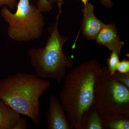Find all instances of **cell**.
<instances>
[{
    "label": "cell",
    "instance_id": "obj_1",
    "mask_svg": "<svg viewBox=\"0 0 129 129\" xmlns=\"http://www.w3.org/2000/svg\"><path fill=\"white\" fill-rule=\"evenodd\" d=\"M101 64L91 60L79 64L67 74L60 99L71 129H83L94 105L95 83Z\"/></svg>",
    "mask_w": 129,
    "mask_h": 129
},
{
    "label": "cell",
    "instance_id": "obj_2",
    "mask_svg": "<svg viewBox=\"0 0 129 129\" xmlns=\"http://www.w3.org/2000/svg\"><path fill=\"white\" fill-rule=\"evenodd\" d=\"M50 81L31 74L16 73L0 80V100L41 126L40 98Z\"/></svg>",
    "mask_w": 129,
    "mask_h": 129
},
{
    "label": "cell",
    "instance_id": "obj_3",
    "mask_svg": "<svg viewBox=\"0 0 129 129\" xmlns=\"http://www.w3.org/2000/svg\"><path fill=\"white\" fill-rule=\"evenodd\" d=\"M63 4H57L59 12L55 23L47 28L50 36L47 38L45 46L43 48H30L28 53L30 64L37 77L44 79H53L58 83L66 76L67 69L71 68L74 65L72 58L63 51V45L68 41V39L60 34L58 29V20Z\"/></svg>",
    "mask_w": 129,
    "mask_h": 129
},
{
    "label": "cell",
    "instance_id": "obj_4",
    "mask_svg": "<svg viewBox=\"0 0 129 129\" xmlns=\"http://www.w3.org/2000/svg\"><path fill=\"white\" fill-rule=\"evenodd\" d=\"M94 104L104 121L129 117V88L101 68L94 87Z\"/></svg>",
    "mask_w": 129,
    "mask_h": 129
},
{
    "label": "cell",
    "instance_id": "obj_5",
    "mask_svg": "<svg viewBox=\"0 0 129 129\" xmlns=\"http://www.w3.org/2000/svg\"><path fill=\"white\" fill-rule=\"evenodd\" d=\"M15 13L4 6L0 14L9 26L8 34L17 41H29L39 39L45 25L44 16L29 0H19Z\"/></svg>",
    "mask_w": 129,
    "mask_h": 129
},
{
    "label": "cell",
    "instance_id": "obj_6",
    "mask_svg": "<svg viewBox=\"0 0 129 129\" xmlns=\"http://www.w3.org/2000/svg\"><path fill=\"white\" fill-rule=\"evenodd\" d=\"M46 117L48 129H71L66 111L60 100L55 95H51Z\"/></svg>",
    "mask_w": 129,
    "mask_h": 129
},
{
    "label": "cell",
    "instance_id": "obj_7",
    "mask_svg": "<svg viewBox=\"0 0 129 129\" xmlns=\"http://www.w3.org/2000/svg\"><path fill=\"white\" fill-rule=\"evenodd\" d=\"M81 9L83 20L81 28L83 36L88 40H95L105 24L99 20L94 13V7L91 3L83 4Z\"/></svg>",
    "mask_w": 129,
    "mask_h": 129
},
{
    "label": "cell",
    "instance_id": "obj_8",
    "mask_svg": "<svg viewBox=\"0 0 129 129\" xmlns=\"http://www.w3.org/2000/svg\"><path fill=\"white\" fill-rule=\"evenodd\" d=\"M95 40L98 45L106 47L109 50L119 54L124 44L119 39L117 29L114 23L105 24Z\"/></svg>",
    "mask_w": 129,
    "mask_h": 129
},
{
    "label": "cell",
    "instance_id": "obj_9",
    "mask_svg": "<svg viewBox=\"0 0 129 129\" xmlns=\"http://www.w3.org/2000/svg\"><path fill=\"white\" fill-rule=\"evenodd\" d=\"M21 114L0 100V129H13Z\"/></svg>",
    "mask_w": 129,
    "mask_h": 129
},
{
    "label": "cell",
    "instance_id": "obj_10",
    "mask_svg": "<svg viewBox=\"0 0 129 129\" xmlns=\"http://www.w3.org/2000/svg\"><path fill=\"white\" fill-rule=\"evenodd\" d=\"M104 129V120L94 104L88 113L83 129Z\"/></svg>",
    "mask_w": 129,
    "mask_h": 129
},
{
    "label": "cell",
    "instance_id": "obj_11",
    "mask_svg": "<svg viewBox=\"0 0 129 129\" xmlns=\"http://www.w3.org/2000/svg\"><path fill=\"white\" fill-rule=\"evenodd\" d=\"M106 129H129V117L116 119L104 121Z\"/></svg>",
    "mask_w": 129,
    "mask_h": 129
},
{
    "label": "cell",
    "instance_id": "obj_12",
    "mask_svg": "<svg viewBox=\"0 0 129 129\" xmlns=\"http://www.w3.org/2000/svg\"><path fill=\"white\" fill-rule=\"evenodd\" d=\"M120 54L115 51H112L110 54V57L107 60L108 67V69L111 75H113L117 71V67L119 61V56Z\"/></svg>",
    "mask_w": 129,
    "mask_h": 129
},
{
    "label": "cell",
    "instance_id": "obj_13",
    "mask_svg": "<svg viewBox=\"0 0 129 129\" xmlns=\"http://www.w3.org/2000/svg\"><path fill=\"white\" fill-rule=\"evenodd\" d=\"M113 76L116 80L129 88V72L121 73L117 71Z\"/></svg>",
    "mask_w": 129,
    "mask_h": 129
},
{
    "label": "cell",
    "instance_id": "obj_14",
    "mask_svg": "<svg viewBox=\"0 0 129 129\" xmlns=\"http://www.w3.org/2000/svg\"><path fill=\"white\" fill-rule=\"evenodd\" d=\"M38 9L41 12H48L52 9V5L48 0H38L36 3Z\"/></svg>",
    "mask_w": 129,
    "mask_h": 129
},
{
    "label": "cell",
    "instance_id": "obj_15",
    "mask_svg": "<svg viewBox=\"0 0 129 129\" xmlns=\"http://www.w3.org/2000/svg\"><path fill=\"white\" fill-rule=\"evenodd\" d=\"M117 71L121 73L129 72V61L125 59L119 61L117 67Z\"/></svg>",
    "mask_w": 129,
    "mask_h": 129
},
{
    "label": "cell",
    "instance_id": "obj_16",
    "mask_svg": "<svg viewBox=\"0 0 129 129\" xmlns=\"http://www.w3.org/2000/svg\"><path fill=\"white\" fill-rule=\"evenodd\" d=\"M17 4V0H0V7L3 6H7L10 10H13Z\"/></svg>",
    "mask_w": 129,
    "mask_h": 129
},
{
    "label": "cell",
    "instance_id": "obj_17",
    "mask_svg": "<svg viewBox=\"0 0 129 129\" xmlns=\"http://www.w3.org/2000/svg\"><path fill=\"white\" fill-rule=\"evenodd\" d=\"M28 122L24 118H20L14 126L13 129H26L27 128Z\"/></svg>",
    "mask_w": 129,
    "mask_h": 129
},
{
    "label": "cell",
    "instance_id": "obj_18",
    "mask_svg": "<svg viewBox=\"0 0 129 129\" xmlns=\"http://www.w3.org/2000/svg\"><path fill=\"white\" fill-rule=\"evenodd\" d=\"M100 2L106 8H111L113 5L111 0H101Z\"/></svg>",
    "mask_w": 129,
    "mask_h": 129
},
{
    "label": "cell",
    "instance_id": "obj_19",
    "mask_svg": "<svg viewBox=\"0 0 129 129\" xmlns=\"http://www.w3.org/2000/svg\"><path fill=\"white\" fill-rule=\"evenodd\" d=\"M48 2L50 3L51 4H52L53 3L56 2L57 3H63V1L64 0H48ZM82 3H83V4H86V3L88 2L89 0H80Z\"/></svg>",
    "mask_w": 129,
    "mask_h": 129
}]
</instances>
